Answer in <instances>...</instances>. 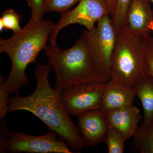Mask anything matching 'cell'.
I'll list each match as a JSON object with an SVG mask.
<instances>
[{"label":"cell","mask_w":153,"mask_h":153,"mask_svg":"<svg viewBox=\"0 0 153 153\" xmlns=\"http://www.w3.org/2000/svg\"><path fill=\"white\" fill-rule=\"evenodd\" d=\"M147 71L143 37L131 33L126 27L118 31L110 60L111 79L133 88Z\"/></svg>","instance_id":"277c9868"},{"label":"cell","mask_w":153,"mask_h":153,"mask_svg":"<svg viewBox=\"0 0 153 153\" xmlns=\"http://www.w3.org/2000/svg\"><path fill=\"white\" fill-rule=\"evenodd\" d=\"M136 97L132 88L111 79L106 83L100 109L105 111L132 105Z\"/></svg>","instance_id":"7c38bea8"},{"label":"cell","mask_w":153,"mask_h":153,"mask_svg":"<svg viewBox=\"0 0 153 153\" xmlns=\"http://www.w3.org/2000/svg\"><path fill=\"white\" fill-rule=\"evenodd\" d=\"M149 0H132L126 16V28L143 37L150 34L149 26L153 22V10Z\"/></svg>","instance_id":"8fae6325"},{"label":"cell","mask_w":153,"mask_h":153,"mask_svg":"<svg viewBox=\"0 0 153 153\" xmlns=\"http://www.w3.org/2000/svg\"><path fill=\"white\" fill-rule=\"evenodd\" d=\"M111 11V17L112 18L115 12L117 0H106Z\"/></svg>","instance_id":"603a6c76"},{"label":"cell","mask_w":153,"mask_h":153,"mask_svg":"<svg viewBox=\"0 0 153 153\" xmlns=\"http://www.w3.org/2000/svg\"><path fill=\"white\" fill-rule=\"evenodd\" d=\"M54 25L49 20L35 21L31 19L10 38H1L0 52L6 53L12 62L10 73L5 81L9 95L17 93L21 88L29 85L25 73L26 68L30 63L36 62L39 53L47 45Z\"/></svg>","instance_id":"7a4b0ae2"},{"label":"cell","mask_w":153,"mask_h":153,"mask_svg":"<svg viewBox=\"0 0 153 153\" xmlns=\"http://www.w3.org/2000/svg\"><path fill=\"white\" fill-rule=\"evenodd\" d=\"M31 10V18L35 21L43 19L45 11V0H27Z\"/></svg>","instance_id":"44dd1931"},{"label":"cell","mask_w":153,"mask_h":153,"mask_svg":"<svg viewBox=\"0 0 153 153\" xmlns=\"http://www.w3.org/2000/svg\"><path fill=\"white\" fill-rule=\"evenodd\" d=\"M149 1L153 4V0H149Z\"/></svg>","instance_id":"d4e9b609"},{"label":"cell","mask_w":153,"mask_h":153,"mask_svg":"<svg viewBox=\"0 0 153 153\" xmlns=\"http://www.w3.org/2000/svg\"><path fill=\"white\" fill-rule=\"evenodd\" d=\"M48 63L55 71V88L62 90L79 82L96 81L107 82L110 74L94 58L88 47L83 33L73 47L66 50L49 44L44 49Z\"/></svg>","instance_id":"3957f363"},{"label":"cell","mask_w":153,"mask_h":153,"mask_svg":"<svg viewBox=\"0 0 153 153\" xmlns=\"http://www.w3.org/2000/svg\"><path fill=\"white\" fill-rule=\"evenodd\" d=\"M55 132L49 130L46 134L36 136L18 131H10L7 145L9 153H72L63 140H59Z\"/></svg>","instance_id":"52a82bcc"},{"label":"cell","mask_w":153,"mask_h":153,"mask_svg":"<svg viewBox=\"0 0 153 153\" xmlns=\"http://www.w3.org/2000/svg\"><path fill=\"white\" fill-rule=\"evenodd\" d=\"M97 22V27L84 30L83 34L92 56L110 74V60L117 32L109 15L102 17Z\"/></svg>","instance_id":"ba28073f"},{"label":"cell","mask_w":153,"mask_h":153,"mask_svg":"<svg viewBox=\"0 0 153 153\" xmlns=\"http://www.w3.org/2000/svg\"><path fill=\"white\" fill-rule=\"evenodd\" d=\"M106 83L88 81L68 85L62 89L61 102L69 114L76 116L100 109Z\"/></svg>","instance_id":"8992f818"},{"label":"cell","mask_w":153,"mask_h":153,"mask_svg":"<svg viewBox=\"0 0 153 153\" xmlns=\"http://www.w3.org/2000/svg\"><path fill=\"white\" fill-rule=\"evenodd\" d=\"M61 15L49 35L48 41L51 45H57V35L63 28L76 24L84 26L88 30H92L100 19L107 15L111 16V11L106 0H79L74 9Z\"/></svg>","instance_id":"5b68a950"},{"label":"cell","mask_w":153,"mask_h":153,"mask_svg":"<svg viewBox=\"0 0 153 153\" xmlns=\"http://www.w3.org/2000/svg\"><path fill=\"white\" fill-rule=\"evenodd\" d=\"M126 140L122 134L114 127H108L104 141L108 153H123Z\"/></svg>","instance_id":"9a60e30c"},{"label":"cell","mask_w":153,"mask_h":153,"mask_svg":"<svg viewBox=\"0 0 153 153\" xmlns=\"http://www.w3.org/2000/svg\"><path fill=\"white\" fill-rule=\"evenodd\" d=\"M142 37L147 66V74L153 77V37L149 34Z\"/></svg>","instance_id":"d6986e66"},{"label":"cell","mask_w":153,"mask_h":153,"mask_svg":"<svg viewBox=\"0 0 153 153\" xmlns=\"http://www.w3.org/2000/svg\"><path fill=\"white\" fill-rule=\"evenodd\" d=\"M149 28L150 30L151 31H153V22L151 23L149 26Z\"/></svg>","instance_id":"cb8c5ba5"},{"label":"cell","mask_w":153,"mask_h":153,"mask_svg":"<svg viewBox=\"0 0 153 153\" xmlns=\"http://www.w3.org/2000/svg\"><path fill=\"white\" fill-rule=\"evenodd\" d=\"M132 0H117L116 9L111 18L117 32L126 27L127 13Z\"/></svg>","instance_id":"e0dca14e"},{"label":"cell","mask_w":153,"mask_h":153,"mask_svg":"<svg viewBox=\"0 0 153 153\" xmlns=\"http://www.w3.org/2000/svg\"><path fill=\"white\" fill-rule=\"evenodd\" d=\"M21 17L13 9L4 11L0 19V31L11 30L14 33L22 29L20 25Z\"/></svg>","instance_id":"2e32d148"},{"label":"cell","mask_w":153,"mask_h":153,"mask_svg":"<svg viewBox=\"0 0 153 153\" xmlns=\"http://www.w3.org/2000/svg\"><path fill=\"white\" fill-rule=\"evenodd\" d=\"M1 127H0V153L7 152V145L10 136V131H8L7 126L4 118L1 119Z\"/></svg>","instance_id":"7402d4cb"},{"label":"cell","mask_w":153,"mask_h":153,"mask_svg":"<svg viewBox=\"0 0 153 153\" xmlns=\"http://www.w3.org/2000/svg\"><path fill=\"white\" fill-rule=\"evenodd\" d=\"M52 69L49 63H38L34 73L37 85L34 92L28 96L17 95L10 98L9 112L30 111L40 119L49 130L56 132L73 152H79L85 146L78 127L61 102L62 90L52 88L49 83L48 75Z\"/></svg>","instance_id":"6da1fadb"},{"label":"cell","mask_w":153,"mask_h":153,"mask_svg":"<svg viewBox=\"0 0 153 153\" xmlns=\"http://www.w3.org/2000/svg\"><path fill=\"white\" fill-rule=\"evenodd\" d=\"M102 111L108 127L118 129L126 141L137 133L138 124L142 117L136 106L132 105Z\"/></svg>","instance_id":"30bf717a"},{"label":"cell","mask_w":153,"mask_h":153,"mask_svg":"<svg viewBox=\"0 0 153 153\" xmlns=\"http://www.w3.org/2000/svg\"><path fill=\"white\" fill-rule=\"evenodd\" d=\"M143 109L144 119L140 130L146 128L153 121V77L147 74L142 76L132 88Z\"/></svg>","instance_id":"4fadbf2b"},{"label":"cell","mask_w":153,"mask_h":153,"mask_svg":"<svg viewBox=\"0 0 153 153\" xmlns=\"http://www.w3.org/2000/svg\"><path fill=\"white\" fill-rule=\"evenodd\" d=\"M133 146L141 153H153V121L144 129L139 130L134 137Z\"/></svg>","instance_id":"5bb4252c"},{"label":"cell","mask_w":153,"mask_h":153,"mask_svg":"<svg viewBox=\"0 0 153 153\" xmlns=\"http://www.w3.org/2000/svg\"><path fill=\"white\" fill-rule=\"evenodd\" d=\"M79 0H45V12H56L62 14L69 9Z\"/></svg>","instance_id":"ac0fdd59"},{"label":"cell","mask_w":153,"mask_h":153,"mask_svg":"<svg viewBox=\"0 0 153 153\" xmlns=\"http://www.w3.org/2000/svg\"><path fill=\"white\" fill-rule=\"evenodd\" d=\"M77 117L78 128L85 146L91 147L104 142L108 126L101 110H91Z\"/></svg>","instance_id":"9c48e42d"},{"label":"cell","mask_w":153,"mask_h":153,"mask_svg":"<svg viewBox=\"0 0 153 153\" xmlns=\"http://www.w3.org/2000/svg\"><path fill=\"white\" fill-rule=\"evenodd\" d=\"M0 82V119L4 118L9 112V105L10 99L9 94L7 90L5 81L3 79L1 76Z\"/></svg>","instance_id":"ffe728a7"}]
</instances>
